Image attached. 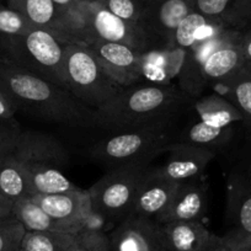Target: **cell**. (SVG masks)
I'll return each instance as SVG.
<instances>
[{
  "label": "cell",
  "instance_id": "cell-16",
  "mask_svg": "<svg viewBox=\"0 0 251 251\" xmlns=\"http://www.w3.org/2000/svg\"><path fill=\"white\" fill-rule=\"evenodd\" d=\"M228 218L230 229L223 238L231 248L251 246V182L239 178L230 185L228 196Z\"/></svg>",
  "mask_w": 251,
  "mask_h": 251
},
{
  "label": "cell",
  "instance_id": "cell-2",
  "mask_svg": "<svg viewBox=\"0 0 251 251\" xmlns=\"http://www.w3.org/2000/svg\"><path fill=\"white\" fill-rule=\"evenodd\" d=\"M191 101L174 84L138 83L125 88L107 105L95 111L96 128L120 133L169 127Z\"/></svg>",
  "mask_w": 251,
  "mask_h": 251
},
{
  "label": "cell",
  "instance_id": "cell-15",
  "mask_svg": "<svg viewBox=\"0 0 251 251\" xmlns=\"http://www.w3.org/2000/svg\"><path fill=\"white\" fill-rule=\"evenodd\" d=\"M208 207V186L199 178L180 182L156 223L201 221Z\"/></svg>",
  "mask_w": 251,
  "mask_h": 251
},
{
  "label": "cell",
  "instance_id": "cell-46",
  "mask_svg": "<svg viewBox=\"0 0 251 251\" xmlns=\"http://www.w3.org/2000/svg\"><path fill=\"white\" fill-rule=\"evenodd\" d=\"M160 251H164V250H160Z\"/></svg>",
  "mask_w": 251,
  "mask_h": 251
},
{
  "label": "cell",
  "instance_id": "cell-27",
  "mask_svg": "<svg viewBox=\"0 0 251 251\" xmlns=\"http://www.w3.org/2000/svg\"><path fill=\"white\" fill-rule=\"evenodd\" d=\"M223 86L228 100L235 105L244 117V122L251 126V75L241 71L233 78L219 83Z\"/></svg>",
  "mask_w": 251,
  "mask_h": 251
},
{
  "label": "cell",
  "instance_id": "cell-8",
  "mask_svg": "<svg viewBox=\"0 0 251 251\" xmlns=\"http://www.w3.org/2000/svg\"><path fill=\"white\" fill-rule=\"evenodd\" d=\"M54 221L59 231L76 235L84 229H99L94 224L90 194L76 186L71 191L55 195H30Z\"/></svg>",
  "mask_w": 251,
  "mask_h": 251
},
{
  "label": "cell",
  "instance_id": "cell-30",
  "mask_svg": "<svg viewBox=\"0 0 251 251\" xmlns=\"http://www.w3.org/2000/svg\"><path fill=\"white\" fill-rule=\"evenodd\" d=\"M103 8L117 18L127 23L139 25L143 14V1L142 0H100L98 1Z\"/></svg>",
  "mask_w": 251,
  "mask_h": 251
},
{
  "label": "cell",
  "instance_id": "cell-32",
  "mask_svg": "<svg viewBox=\"0 0 251 251\" xmlns=\"http://www.w3.org/2000/svg\"><path fill=\"white\" fill-rule=\"evenodd\" d=\"M25 233L26 229L14 216L0 221V251H20Z\"/></svg>",
  "mask_w": 251,
  "mask_h": 251
},
{
  "label": "cell",
  "instance_id": "cell-41",
  "mask_svg": "<svg viewBox=\"0 0 251 251\" xmlns=\"http://www.w3.org/2000/svg\"><path fill=\"white\" fill-rule=\"evenodd\" d=\"M243 72H245L246 74H249V75H251V63L250 62H246L245 64H244L243 69H241Z\"/></svg>",
  "mask_w": 251,
  "mask_h": 251
},
{
  "label": "cell",
  "instance_id": "cell-19",
  "mask_svg": "<svg viewBox=\"0 0 251 251\" xmlns=\"http://www.w3.org/2000/svg\"><path fill=\"white\" fill-rule=\"evenodd\" d=\"M48 32L62 45L90 47L96 42L90 21L80 4V0L67 10H58V15Z\"/></svg>",
  "mask_w": 251,
  "mask_h": 251
},
{
  "label": "cell",
  "instance_id": "cell-31",
  "mask_svg": "<svg viewBox=\"0 0 251 251\" xmlns=\"http://www.w3.org/2000/svg\"><path fill=\"white\" fill-rule=\"evenodd\" d=\"M143 75L151 83L171 84L165 69V50H151L143 53Z\"/></svg>",
  "mask_w": 251,
  "mask_h": 251
},
{
  "label": "cell",
  "instance_id": "cell-26",
  "mask_svg": "<svg viewBox=\"0 0 251 251\" xmlns=\"http://www.w3.org/2000/svg\"><path fill=\"white\" fill-rule=\"evenodd\" d=\"M75 235L60 231H26L20 251H69Z\"/></svg>",
  "mask_w": 251,
  "mask_h": 251
},
{
  "label": "cell",
  "instance_id": "cell-39",
  "mask_svg": "<svg viewBox=\"0 0 251 251\" xmlns=\"http://www.w3.org/2000/svg\"><path fill=\"white\" fill-rule=\"evenodd\" d=\"M52 1L55 4L58 10H67V9L75 5L79 0H52Z\"/></svg>",
  "mask_w": 251,
  "mask_h": 251
},
{
  "label": "cell",
  "instance_id": "cell-13",
  "mask_svg": "<svg viewBox=\"0 0 251 251\" xmlns=\"http://www.w3.org/2000/svg\"><path fill=\"white\" fill-rule=\"evenodd\" d=\"M112 251H160L159 224L153 219L131 214L108 235Z\"/></svg>",
  "mask_w": 251,
  "mask_h": 251
},
{
  "label": "cell",
  "instance_id": "cell-28",
  "mask_svg": "<svg viewBox=\"0 0 251 251\" xmlns=\"http://www.w3.org/2000/svg\"><path fill=\"white\" fill-rule=\"evenodd\" d=\"M211 21V19L204 16L203 14L194 10L188 14L185 19L180 23L174 33L173 45L175 47L182 48L186 52L191 50L195 46L196 35L203 26Z\"/></svg>",
  "mask_w": 251,
  "mask_h": 251
},
{
  "label": "cell",
  "instance_id": "cell-37",
  "mask_svg": "<svg viewBox=\"0 0 251 251\" xmlns=\"http://www.w3.org/2000/svg\"><path fill=\"white\" fill-rule=\"evenodd\" d=\"M13 203L11 200L0 195V221L13 216Z\"/></svg>",
  "mask_w": 251,
  "mask_h": 251
},
{
  "label": "cell",
  "instance_id": "cell-9",
  "mask_svg": "<svg viewBox=\"0 0 251 251\" xmlns=\"http://www.w3.org/2000/svg\"><path fill=\"white\" fill-rule=\"evenodd\" d=\"M194 10V0H153L143 3L139 26L148 35L153 50H166L173 45L181 21Z\"/></svg>",
  "mask_w": 251,
  "mask_h": 251
},
{
  "label": "cell",
  "instance_id": "cell-45",
  "mask_svg": "<svg viewBox=\"0 0 251 251\" xmlns=\"http://www.w3.org/2000/svg\"><path fill=\"white\" fill-rule=\"evenodd\" d=\"M143 3H149V1H153V0H142Z\"/></svg>",
  "mask_w": 251,
  "mask_h": 251
},
{
  "label": "cell",
  "instance_id": "cell-10",
  "mask_svg": "<svg viewBox=\"0 0 251 251\" xmlns=\"http://www.w3.org/2000/svg\"><path fill=\"white\" fill-rule=\"evenodd\" d=\"M80 4L90 21L96 41L122 43L142 53L153 50L148 35L139 25L117 18L100 3L80 0Z\"/></svg>",
  "mask_w": 251,
  "mask_h": 251
},
{
  "label": "cell",
  "instance_id": "cell-44",
  "mask_svg": "<svg viewBox=\"0 0 251 251\" xmlns=\"http://www.w3.org/2000/svg\"><path fill=\"white\" fill-rule=\"evenodd\" d=\"M81 1H90V3H98L100 0H81Z\"/></svg>",
  "mask_w": 251,
  "mask_h": 251
},
{
  "label": "cell",
  "instance_id": "cell-36",
  "mask_svg": "<svg viewBox=\"0 0 251 251\" xmlns=\"http://www.w3.org/2000/svg\"><path fill=\"white\" fill-rule=\"evenodd\" d=\"M207 251H234L233 248L224 240L223 236H219L214 234L213 240H212L211 245H209Z\"/></svg>",
  "mask_w": 251,
  "mask_h": 251
},
{
  "label": "cell",
  "instance_id": "cell-14",
  "mask_svg": "<svg viewBox=\"0 0 251 251\" xmlns=\"http://www.w3.org/2000/svg\"><path fill=\"white\" fill-rule=\"evenodd\" d=\"M178 183L166 177L160 168H147L139 185L132 214L158 221L170 203Z\"/></svg>",
  "mask_w": 251,
  "mask_h": 251
},
{
  "label": "cell",
  "instance_id": "cell-21",
  "mask_svg": "<svg viewBox=\"0 0 251 251\" xmlns=\"http://www.w3.org/2000/svg\"><path fill=\"white\" fill-rule=\"evenodd\" d=\"M194 107L200 121L214 127H230L244 122L240 111L221 94L200 96L194 101Z\"/></svg>",
  "mask_w": 251,
  "mask_h": 251
},
{
  "label": "cell",
  "instance_id": "cell-22",
  "mask_svg": "<svg viewBox=\"0 0 251 251\" xmlns=\"http://www.w3.org/2000/svg\"><path fill=\"white\" fill-rule=\"evenodd\" d=\"M234 127H214L197 120L183 127L177 136H174V142L203 147L216 151L223 148L231 139Z\"/></svg>",
  "mask_w": 251,
  "mask_h": 251
},
{
  "label": "cell",
  "instance_id": "cell-6",
  "mask_svg": "<svg viewBox=\"0 0 251 251\" xmlns=\"http://www.w3.org/2000/svg\"><path fill=\"white\" fill-rule=\"evenodd\" d=\"M66 89L80 102L96 111L123 91L106 74L90 47L69 45L64 50Z\"/></svg>",
  "mask_w": 251,
  "mask_h": 251
},
{
  "label": "cell",
  "instance_id": "cell-42",
  "mask_svg": "<svg viewBox=\"0 0 251 251\" xmlns=\"http://www.w3.org/2000/svg\"><path fill=\"white\" fill-rule=\"evenodd\" d=\"M234 251H251V246L244 245V246H236V248H233Z\"/></svg>",
  "mask_w": 251,
  "mask_h": 251
},
{
  "label": "cell",
  "instance_id": "cell-20",
  "mask_svg": "<svg viewBox=\"0 0 251 251\" xmlns=\"http://www.w3.org/2000/svg\"><path fill=\"white\" fill-rule=\"evenodd\" d=\"M195 10L240 31L251 23V0H194Z\"/></svg>",
  "mask_w": 251,
  "mask_h": 251
},
{
  "label": "cell",
  "instance_id": "cell-40",
  "mask_svg": "<svg viewBox=\"0 0 251 251\" xmlns=\"http://www.w3.org/2000/svg\"><path fill=\"white\" fill-rule=\"evenodd\" d=\"M4 62H6V55L5 50H4L3 42H1V38H0V66H1Z\"/></svg>",
  "mask_w": 251,
  "mask_h": 251
},
{
  "label": "cell",
  "instance_id": "cell-17",
  "mask_svg": "<svg viewBox=\"0 0 251 251\" xmlns=\"http://www.w3.org/2000/svg\"><path fill=\"white\" fill-rule=\"evenodd\" d=\"M164 251H207L214 234L201 221L158 223Z\"/></svg>",
  "mask_w": 251,
  "mask_h": 251
},
{
  "label": "cell",
  "instance_id": "cell-23",
  "mask_svg": "<svg viewBox=\"0 0 251 251\" xmlns=\"http://www.w3.org/2000/svg\"><path fill=\"white\" fill-rule=\"evenodd\" d=\"M0 195L13 202L28 195L27 176L14 151L0 156Z\"/></svg>",
  "mask_w": 251,
  "mask_h": 251
},
{
  "label": "cell",
  "instance_id": "cell-33",
  "mask_svg": "<svg viewBox=\"0 0 251 251\" xmlns=\"http://www.w3.org/2000/svg\"><path fill=\"white\" fill-rule=\"evenodd\" d=\"M32 28L35 27L20 13L9 6L0 5V35L21 36Z\"/></svg>",
  "mask_w": 251,
  "mask_h": 251
},
{
  "label": "cell",
  "instance_id": "cell-38",
  "mask_svg": "<svg viewBox=\"0 0 251 251\" xmlns=\"http://www.w3.org/2000/svg\"><path fill=\"white\" fill-rule=\"evenodd\" d=\"M241 50H243L245 63H251V32L243 35V38H241Z\"/></svg>",
  "mask_w": 251,
  "mask_h": 251
},
{
  "label": "cell",
  "instance_id": "cell-12",
  "mask_svg": "<svg viewBox=\"0 0 251 251\" xmlns=\"http://www.w3.org/2000/svg\"><path fill=\"white\" fill-rule=\"evenodd\" d=\"M166 153L168 159L160 170L166 177L177 183L201 178L216 156V151L211 149L180 142H173Z\"/></svg>",
  "mask_w": 251,
  "mask_h": 251
},
{
  "label": "cell",
  "instance_id": "cell-29",
  "mask_svg": "<svg viewBox=\"0 0 251 251\" xmlns=\"http://www.w3.org/2000/svg\"><path fill=\"white\" fill-rule=\"evenodd\" d=\"M69 251H112L107 234L98 229H84L75 235Z\"/></svg>",
  "mask_w": 251,
  "mask_h": 251
},
{
  "label": "cell",
  "instance_id": "cell-43",
  "mask_svg": "<svg viewBox=\"0 0 251 251\" xmlns=\"http://www.w3.org/2000/svg\"><path fill=\"white\" fill-rule=\"evenodd\" d=\"M248 177H249V180H250V182H251V164H250V168H249V175H248Z\"/></svg>",
  "mask_w": 251,
  "mask_h": 251
},
{
  "label": "cell",
  "instance_id": "cell-34",
  "mask_svg": "<svg viewBox=\"0 0 251 251\" xmlns=\"http://www.w3.org/2000/svg\"><path fill=\"white\" fill-rule=\"evenodd\" d=\"M21 131L18 122H4L0 121V156L10 154L15 151L20 138Z\"/></svg>",
  "mask_w": 251,
  "mask_h": 251
},
{
  "label": "cell",
  "instance_id": "cell-7",
  "mask_svg": "<svg viewBox=\"0 0 251 251\" xmlns=\"http://www.w3.org/2000/svg\"><path fill=\"white\" fill-rule=\"evenodd\" d=\"M148 166H118L96 181L88 191L95 216L120 223L131 216L139 185Z\"/></svg>",
  "mask_w": 251,
  "mask_h": 251
},
{
  "label": "cell",
  "instance_id": "cell-3",
  "mask_svg": "<svg viewBox=\"0 0 251 251\" xmlns=\"http://www.w3.org/2000/svg\"><path fill=\"white\" fill-rule=\"evenodd\" d=\"M14 154L27 176L28 195H55L76 187L63 174L69 153L55 137L40 131L21 132Z\"/></svg>",
  "mask_w": 251,
  "mask_h": 251
},
{
  "label": "cell",
  "instance_id": "cell-25",
  "mask_svg": "<svg viewBox=\"0 0 251 251\" xmlns=\"http://www.w3.org/2000/svg\"><path fill=\"white\" fill-rule=\"evenodd\" d=\"M9 8L20 13L35 28L50 31L58 15L52 0H8Z\"/></svg>",
  "mask_w": 251,
  "mask_h": 251
},
{
  "label": "cell",
  "instance_id": "cell-1",
  "mask_svg": "<svg viewBox=\"0 0 251 251\" xmlns=\"http://www.w3.org/2000/svg\"><path fill=\"white\" fill-rule=\"evenodd\" d=\"M0 90L23 111L45 122L69 128H96L95 111L78 100L66 88L33 75L4 62L0 66Z\"/></svg>",
  "mask_w": 251,
  "mask_h": 251
},
{
  "label": "cell",
  "instance_id": "cell-35",
  "mask_svg": "<svg viewBox=\"0 0 251 251\" xmlns=\"http://www.w3.org/2000/svg\"><path fill=\"white\" fill-rule=\"evenodd\" d=\"M18 112L11 102L10 99L5 95L3 90H0V121L15 123V113Z\"/></svg>",
  "mask_w": 251,
  "mask_h": 251
},
{
  "label": "cell",
  "instance_id": "cell-5",
  "mask_svg": "<svg viewBox=\"0 0 251 251\" xmlns=\"http://www.w3.org/2000/svg\"><path fill=\"white\" fill-rule=\"evenodd\" d=\"M6 62L33 75L66 88L64 50L54 36L47 30L32 28L21 36H0Z\"/></svg>",
  "mask_w": 251,
  "mask_h": 251
},
{
  "label": "cell",
  "instance_id": "cell-18",
  "mask_svg": "<svg viewBox=\"0 0 251 251\" xmlns=\"http://www.w3.org/2000/svg\"><path fill=\"white\" fill-rule=\"evenodd\" d=\"M241 38L243 33H239L207 54L202 63V75L206 83H223L240 73L245 64Z\"/></svg>",
  "mask_w": 251,
  "mask_h": 251
},
{
  "label": "cell",
  "instance_id": "cell-11",
  "mask_svg": "<svg viewBox=\"0 0 251 251\" xmlns=\"http://www.w3.org/2000/svg\"><path fill=\"white\" fill-rule=\"evenodd\" d=\"M100 66L122 88L141 83L143 75V53L127 45L96 41L90 46Z\"/></svg>",
  "mask_w": 251,
  "mask_h": 251
},
{
  "label": "cell",
  "instance_id": "cell-24",
  "mask_svg": "<svg viewBox=\"0 0 251 251\" xmlns=\"http://www.w3.org/2000/svg\"><path fill=\"white\" fill-rule=\"evenodd\" d=\"M13 216L23 224L26 231H59L54 221L30 195L14 201Z\"/></svg>",
  "mask_w": 251,
  "mask_h": 251
},
{
  "label": "cell",
  "instance_id": "cell-4",
  "mask_svg": "<svg viewBox=\"0 0 251 251\" xmlns=\"http://www.w3.org/2000/svg\"><path fill=\"white\" fill-rule=\"evenodd\" d=\"M173 126L108 133L96 142L89 156L107 169L118 166H147L153 159L165 153L174 142Z\"/></svg>",
  "mask_w": 251,
  "mask_h": 251
}]
</instances>
